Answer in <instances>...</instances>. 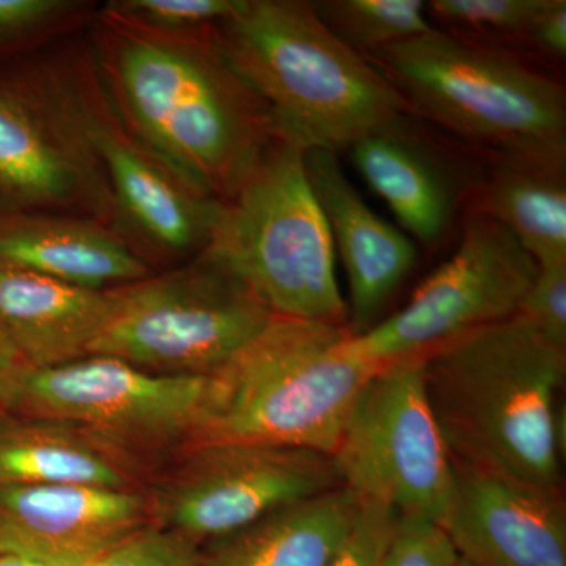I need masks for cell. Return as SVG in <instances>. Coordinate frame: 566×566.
<instances>
[{"instance_id": "10", "label": "cell", "mask_w": 566, "mask_h": 566, "mask_svg": "<svg viewBox=\"0 0 566 566\" xmlns=\"http://www.w3.org/2000/svg\"><path fill=\"white\" fill-rule=\"evenodd\" d=\"M210 376L153 374L117 357H81L54 367L20 365L6 390L9 415L46 417L147 453L191 441Z\"/></svg>"}, {"instance_id": "4", "label": "cell", "mask_w": 566, "mask_h": 566, "mask_svg": "<svg viewBox=\"0 0 566 566\" xmlns=\"http://www.w3.org/2000/svg\"><path fill=\"white\" fill-rule=\"evenodd\" d=\"M348 327L274 316L210 376L188 446L248 441L333 457L354 398L381 365L349 352Z\"/></svg>"}, {"instance_id": "35", "label": "cell", "mask_w": 566, "mask_h": 566, "mask_svg": "<svg viewBox=\"0 0 566 566\" xmlns=\"http://www.w3.org/2000/svg\"><path fill=\"white\" fill-rule=\"evenodd\" d=\"M88 566H95V564H93V565H88Z\"/></svg>"}, {"instance_id": "28", "label": "cell", "mask_w": 566, "mask_h": 566, "mask_svg": "<svg viewBox=\"0 0 566 566\" xmlns=\"http://www.w3.org/2000/svg\"><path fill=\"white\" fill-rule=\"evenodd\" d=\"M398 517L390 506L359 499L352 527L327 566H382Z\"/></svg>"}, {"instance_id": "3", "label": "cell", "mask_w": 566, "mask_h": 566, "mask_svg": "<svg viewBox=\"0 0 566 566\" xmlns=\"http://www.w3.org/2000/svg\"><path fill=\"white\" fill-rule=\"evenodd\" d=\"M223 57L273 118L281 139L348 150L408 107L367 59L334 35L311 2L243 0L214 24Z\"/></svg>"}, {"instance_id": "25", "label": "cell", "mask_w": 566, "mask_h": 566, "mask_svg": "<svg viewBox=\"0 0 566 566\" xmlns=\"http://www.w3.org/2000/svg\"><path fill=\"white\" fill-rule=\"evenodd\" d=\"M96 9L77 0H0V48L55 41L91 22Z\"/></svg>"}, {"instance_id": "11", "label": "cell", "mask_w": 566, "mask_h": 566, "mask_svg": "<svg viewBox=\"0 0 566 566\" xmlns=\"http://www.w3.org/2000/svg\"><path fill=\"white\" fill-rule=\"evenodd\" d=\"M342 486L333 458L263 442L182 447L148 493L153 526L191 542H218L283 506Z\"/></svg>"}, {"instance_id": "26", "label": "cell", "mask_w": 566, "mask_h": 566, "mask_svg": "<svg viewBox=\"0 0 566 566\" xmlns=\"http://www.w3.org/2000/svg\"><path fill=\"white\" fill-rule=\"evenodd\" d=\"M241 2L243 0H112L103 10L159 31H189L218 24L240 9Z\"/></svg>"}, {"instance_id": "14", "label": "cell", "mask_w": 566, "mask_h": 566, "mask_svg": "<svg viewBox=\"0 0 566 566\" xmlns=\"http://www.w3.org/2000/svg\"><path fill=\"white\" fill-rule=\"evenodd\" d=\"M442 526L472 566H566L560 486L453 463Z\"/></svg>"}, {"instance_id": "30", "label": "cell", "mask_w": 566, "mask_h": 566, "mask_svg": "<svg viewBox=\"0 0 566 566\" xmlns=\"http://www.w3.org/2000/svg\"><path fill=\"white\" fill-rule=\"evenodd\" d=\"M516 315L554 344L566 346V262L543 264Z\"/></svg>"}, {"instance_id": "6", "label": "cell", "mask_w": 566, "mask_h": 566, "mask_svg": "<svg viewBox=\"0 0 566 566\" xmlns=\"http://www.w3.org/2000/svg\"><path fill=\"white\" fill-rule=\"evenodd\" d=\"M199 256L243 283L275 316L348 327L329 229L305 169V151L275 139L223 200Z\"/></svg>"}, {"instance_id": "15", "label": "cell", "mask_w": 566, "mask_h": 566, "mask_svg": "<svg viewBox=\"0 0 566 566\" xmlns=\"http://www.w3.org/2000/svg\"><path fill=\"white\" fill-rule=\"evenodd\" d=\"M150 524V502L142 491L0 486V551L44 566L96 564Z\"/></svg>"}, {"instance_id": "27", "label": "cell", "mask_w": 566, "mask_h": 566, "mask_svg": "<svg viewBox=\"0 0 566 566\" xmlns=\"http://www.w3.org/2000/svg\"><path fill=\"white\" fill-rule=\"evenodd\" d=\"M458 560L460 554L441 523L400 515L382 566H455Z\"/></svg>"}, {"instance_id": "32", "label": "cell", "mask_w": 566, "mask_h": 566, "mask_svg": "<svg viewBox=\"0 0 566 566\" xmlns=\"http://www.w3.org/2000/svg\"><path fill=\"white\" fill-rule=\"evenodd\" d=\"M22 365L20 359H18L17 354H14L13 349L9 345V342L3 338V335L0 334V415L6 412V408H3V403H6V390L7 386H9V381L11 375L17 371V368Z\"/></svg>"}, {"instance_id": "17", "label": "cell", "mask_w": 566, "mask_h": 566, "mask_svg": "<svg viewBox=\"0 0 566 566\" xmlns=\"http://www.w3.org/2000/svg\"><path fill=\"white\" fill-rule=\"evenodd\" d=\"M367 185L420 243H441L460 205V175L419 129L400 115L348 148Z\"/></svg>"}, {"instance_id": "5", "label": "cell", "mask_w": 566, "mask_h": 566, "mask_svg": "<svg viewBox=\"0 0 566 566\" xmlns=\"http://www.w3.org/2000/svg\"><path fill=\"white\" fill-rule=\"evenodd\" d=\"M92 70L88 43L63 36L0 77V218L76 216L120 234L88 123Z\"/></svg>"}, {"instance_id": "2", "label": "cell", "mask_w": 566, "mask_h": 566, "mask_svg": "<svg viewBox=\"0 0 566 566\" xmlns=\"http://www.w3.org/2000/svg\"><path fill=\"white\" fill-rule=\"evenodd\" d=\"M422 363L453 463L560 486L553 423L566 346L515 315L438 346Z\"/></svg>"}, {"instance_id": "31", "label": "cell", "mask_w": 566, "mask_h": 566, "mask_svg": "<svg viewBox=\"0 0 566 566\" xmlns=\"http://www.w3.org/2000/svg\"><path fill=\"white\" fill-rule=\"evenodd\" d=\"M527 41L551 57L565 59L566 55V2L565 0H546L539 11Z\"/></svg>"}, {"instance_id": "9", "label": "cell", "mask_w": 566, "mask_h": 566, "mask_svg": "<svg viewBox=\"0 0 566 566\" xmlns=\"http://www.w3.org/2000/svg\"><path fill=\"white\" fill-rule=\"evenodd\" d=\"M422 357L381 365L367 379L331 458L357 497L442 524L453 461L428 401Z\"/></svg>"}, {"instance_id": "24", "label": "cell", "mask_w": 566, "mask_h": 566, "mask_svg": "<svg viewBox=\"0 0 566 566\" xmlns=\"http://www.w3.org/2000/svg\"><path fill=\"white\" fill-rule=\"evenodd\" d=\"M546 0H431L427 13L463 39L527 40Z\"/></svg>"}, {"instance_id": "21", "label": "cell", "mask_w": 566, "mask_h": 566, "mask_svg": "<svg viewBox=\"0 0 566 566\" xmlns=\"http://www.w3.org/2000/svg\"><path fill=\"white\" fill-rule=\"evenodd\" d=\"M357 509L359 497L345 486L283 506L212 542L202 566H327Z\"/></svg>"}, {"instance_id": "16", "label": "cell", "mask_w": 566, "mask_h": 566, "mask_svg": "<svg viewBox=\"0 0 566 566\" xmlns=\"http://www.w3.org/2000/svg\"><path fill=\"white\" fill-rule=\"evenodd\" d=\"M305 169L348 275L349 334H363L378 323L415 268V241L368 207L346 177L337 153L305 151Z\"/></svg>"}, {"instance_id": "33", "label": "cell", "mask_w": 566, "mask_h": 566, "mask_svg": "<svg viewBox=\"0 0 566 566\" xmlns=\"http://www.w3.org/2000/svg\"><path fill=\"white\" fill-rule=\"evenodd\" d=\"M0 566H44L40 562L33 560L21 554L9 553V551H0Z\"/></svg>"}, {"instance_id": "29", "label": "cell", "mask_w": 566, "mask_h": 566, "mask_svg": "<svg viewBox=\"0 0 566 566\" xmlns=\"http://www.w3.org/2000/svg\"><path fill=\"white\" fill-rule=\"evenodd\" d=\"M196 543L158 526H147L114 547L95 566H202Z\"/></svg>"}, {"instance_id": "34", "label": "cell", "mask_w": 566, "mask_h": 566, "mask_svg": "<svg viewBox=\"0 0 566 566\" xmlns=\"http://www.w3.org/2000/svg\"><path fill=\"white\" fill-rule=\"evenodd\" d=\"M455 566H472L469 564V562H465L464 558L460 557V560H458V564Z\"/></svg>"}, {"instance_id": "19", "label": "cell", "mask_w": 566, "mask_h": 566, "mask_svg": "<svg viewBox=\"0 0 566 566\" xmlns=\"http://www.w3.org/2000/svg\"><path fill=\"white\" fill-rule=\"evenodd\" d=\"M115 292L0 266V334L29 368L91 356Z\"/></svg>"}, {"instance_id": "23", "label": "cell", "mask_w": 566, "mask_h": 566, "mask_svg": "<svg viewBox=\"0 0 566 566\" xmlns=\"http://www.w3.org/2000/svg\"><path fill=\"white\" fill-rule=\"evenodd\" d=\"M323 24L349 50L367 59L434 31L422 0H318Z\"/></svg>"}, {"instance_id": "1", "label": "cell", "mask_w": 566, "mask_h": 566, "mask_svg": "<svg viewBox=\"0 0 566 566\" xmlns=\"http://www.w3.org/2000/svg\"><path fill=\"white\" fill-rule=\"evenodd\" d=\"M96 73L126 132L188 188L230 199L277 132L227 59L214 24L159 31L96 10Z\"/></svg>"}, {"instance_id": "20", "label": "cell", "mask_w": 566, "mask_h": 566, "mask_svg": "<svg viewBox=\"0 0 566 566\" xmlns=\"http://www.w3.org/2000/svg\"><path fill=\"white\" fill-rule=\"evenodd\" d=\"M0 266L109 290L156 273L115 230L76 216L0 218Z\"/></svg>"}, {"instance_id": "7", "label": "cell", "mask_w": 566, "mask_h": 566, "mask_svg": "<svg viewBox=\"0 0 566 566\" xmlns=\"http://www.w3.org/2000/svg\"><path fill=\"white\" fill-rule=\"evenodd\" d=\"M367 61L408 112L458 136L499 155H566L564 88L506 52L434 29Z\"/></svg>"}, {"instance_id": "12", "label": "cell", "mask_w": 566, "mask_h": 566, "mask_svg": "<svg viewBox=\"0 0 566 566\" xmlns=\"http://www.w3.org/2000/svg\"><path fill=\"white\" fill-rule=\"evenodd\" d=\"M536 273L538 263L520 241L474 211L453 255L405 307L352 335L349 352L375 365L424 356L460 335L515 316Z\"/></svg>"}, {"instance_id": "8", "label": "cell", "mask_w": 566, "mask_h": 566, "mask_svg": "<svg viewBox=\"0 0 566 566\" xmlns=\"http://www.w3.org/2000/svg\"><path fill=\"white\" fill-rule=\"evenodd\" d=\"M114 292L91 356L117 357L153 374L211 376L275 316L202 256Z\"/></svg>"}, {"instance_id": "13", "label": "cell", "mask_w": 566, "mask_h": 566, "mask_svg": "<svg viewBox=\"0 0 566 566\" xmlns=\"http://www.w3.org/2000/svg\"><path fill=\"white\" fill-rule=\"evenodd\" d=\"M88 123L109 181L120 234L153 270L197 259L210 240L221 200L188 188L126 132L112 109L95 62L87 91Z\"/></svg>"}, {"instance_id": "22", "label": "cell", "mask_w": 566, "mask_h": 566, "mask_svg": "<svg viewBox=\"0 0 566 566\" xmlns=\"http://www.w3.org/2000/svg\"><path fill=\"white\" fill-rule=\"evenodd\" d=\"M565 164L566 155H499L474 210L505 227L538 266L566 262Z\"/></svg>"}, {"instance_id": "18", "label": "cell", "mask_w": 566, "mask_h": 566, "mask_svg": "<svg viewBox=\"0 0 566 566\" xmlns=\"http://www.w3.org/2000/svg\"><path fill=\"white\" fill-rule=\"evenodd\" d=\"M148 471L147 455L81 424L0 415V486L85 485L142 491Z\"/></svg>"}]
</instances>
